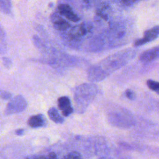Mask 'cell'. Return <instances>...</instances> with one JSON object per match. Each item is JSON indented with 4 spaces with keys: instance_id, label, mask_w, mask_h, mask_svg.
I'll list each match as a JSON object with an SVG mask.
<instances>
[{
    "instance_id": "cell-5",
    "label": "cell",
    "mask_w": 159,
    "mask_h": 159,
    "mask_svg": "<svg viewBox=\"0 0 159 159\" xmlns=\"http://www.w3.org/2000/svg\"><path fill=\"white\" fill-rule=\"evenodd\" d=\"M159 57V46L143 52L139 57L142 61L148 62Z\"/></svg>"
},
{
    "instance_id": "cell-3",
    "label": "cell",
    "mask_w": 159,
    "mask_h": 159,
    "mask_svg": "<svg viewBox=\"0 0 159 159\" xmlns=\"http://www.w3.org/2000/svg\"><path fill=\"white\" fill-rule=\"evenodd\" d=\"M27 102L22 95H17L11 99L4 111V116L21 112L26 109Z\"/></svg>"
},
{
    "instance_id": "cell-20",
    "label": "cell",
    "mask_w": 159,
    "mask_h": 159,
    "mask_svg": "<svg viewBox=\"0 0 159 159\" xmlns=\"http://www.w3.org/2000/svg\"><path fill=\"white\" fill-rule=\"evenodd\" d=\"M92 0H83V1L86 4H89Z\"/></svg>"
},
{
    "instance_id": "cell-12",
    "label": "cell",
    "mask_w": 159,
    "mask_h": 159,
    "mask_svg": "<svg viewBox=\"0 0 159 159\" xmlns=\"http://www.w3.org/2000/svg\"><path fill=\"white\" fill-rule=\"evenodd\" d=\"M65 17L69 20L74 22H77L80 21V17L78 16V15L76 13H75L73 12V11L69 12L68 14H67Z\"/></svg>"
},
{
    "instance_id": "cell-17",
    "label": "cell",
    "mask_w": 159,
    "mask_h": 159,
    "mask_svg": "<svg viewBox=\"0 0 159 159\" xmlns=\"http://www.w3.org/2000/svg\"><path fill=\"white\" fill-rule=\"evenodd\" d=\"M125 96H126V97L128 98V99H130V100H133V99H134L135 98V93L133 91H132L131 89H127L126 91H125Z\"/></svg>"
},
{
    "instance_id": "cell-14",
    "label": "cell",
    "mask_w": 159,
    "mask_h": 159,
    "mask_svg": "<svg viewBox=\"0 0 159 159\" xmlns=\"http://www.w3.org/2000/svg\"><path fill=\"white\" fill-rule=\"evenodd\" d=\"M65 158H82L80 153L76 152H72L67 154L66 156L64 157Z\"/></svg>"
},
{
    "instance_id": "cell-8",
    "label": "cell",
    "mask_w": 159,
    "mask_h": 159,
    "mask_svg": "<svg viewBox=\"0 0 159 159\" xmlns=\"http://www.w3.org/2000/svg\"><path fill=\"white\" fill-rule=\"evenodd\" d=\"M58 106L61 111H64L71 106L70 99L67 96H61L58 99Z\"/></svg>"
},
{
    "instance_id": "cell-16",
    "label": "cell",
    "mask_w": 159,
    "mask_h": 159,
    "mask_svg": "<svg viewBox=\"0 0 159 159\" xmlns=\"http://www.w3.org/2000/svg\"><path fill=\"white\" fill-rule=\"evenodd\" d=\"M2 63L4 66V67H6L7 68H9L11 67L12 61L9 58H8L7 57H2Z\"/></svg>"
},
{
    "instance_id": "cell-4",
    "label": "cell",
    "mask_w": 159,
    "mask_h": 159,
    "mask_svg": "<svg viewBox=\"0 0 159 159\" xmlns=\"http://www.w3.org/2000/svg\"><path fill=\"white\" fill-rule=\"evenodd\" d=\"M159 36V25L155 26L144 32L143 37L139 39L134 42L135 47L142 45L146 43L151 42Z\"/></svg>"
},
{
    "instance_id": "cell-1",
    "label": "cell",
    "mask_w": 159,
    "mask_h": 159,
    "mask_svg": "<svg viewBox=\"0 0 159 159\" xmlns=\"http://www.w3.org/2000/svg\"><path fill=\"white\" fill-rule=\"evenodd\" d=\"M127 59L124 52L108 57L98 65L92 66L88 69V78L93 82L101 81L107 75L124 65Z\"/></svg>"
},
{
    "instance_id": "cell-19",
    "label": "cell",
    "mask_w": 159,
    "mask_h": 159,
    "mask_svg": "<svg viewBox=\"0 0 159 159\" xmlns=\"http://www.w3.org/2000/svg\"><path fill=\"white\" fill-rule=\"evenodd\" d=\"M47 158H57V155L54 152H50L48 156H47Z\"/></svg>"
},
{
    "instance_id": "cell-15",
    "label": "cell",
    "mask_w": 159,
    "mask_h": 159,
    "mask_svg": "<svg viewBox=\"0 0 159 159\" xmlns=\"http://www.w3.org/2000/svg\"><path fill=\"white\" fill-rule=\"evenodd\" d=\"M1 97L4 100H8L11 98L12 94L8 91L2 90L1 93Z\"/></svg>"
},
{
    "instance_id": "cell-6",
    "label": "cell",
    "mask_w": 159,
    "mask_h": 159,
    "mask_svg": "<svg viewBox=\"0 0 159 159\" xmlns=\"http://www.w3.org/2000/svg\"><path fill=\"white\" fill-rule=\"evenodd\" d=\"M47 120L42 114H37L32 116L28 120V125L32 128H39L45 126Z\"/></svg>"
},
{
    "instance_id": "cell-7",
    "label": "cell",
    "mask_w": 159,
    "mask_h": 159,
    "mask_svg": "<svg viewBox=\"0 0 159 159\" xmlns=\"http://www.w3.org/2000/svg\"><path fill=\"white\" fill-rule=\"evenodd\" d=\"M48 116L54 122L61 124L64 122L63 118L60 115L58 110L55 107H51L48 111Z\"/></svg>"
},
{
    "instance_id": "cell-13",
    "label": "cell",
    "mask_w": 159,
    "mask_h": 159,
    "mask_svg": "<svg viewBox=\"0 0 159 159\" xmlns=\"http://www.w3.org/2000/svg\"><path fill=\"white\" fill-rule=\"evenodd\" d=\"M120 3L124 5V6H127V7H130L133 6L134 4L139 2L140 1H146V0H119Z\"/></svg>"
},
{
    "instance_id": "cell-2",
    "label": "cell",
    "mask_w": 159,
    "mask_h": 159,
    "mask_svg": "<svg viewBox=\"0 0 159 159\" xmlns=\"http://www.w3.org/2000/svg\"><path fill=\"white\" fill-rule=\"evenodd\" d=\"M97 87L93 84H82L75 91L74 99L76 107L78 112L84 111L95 98L97 93Z\"/></svg>"
},
{
    "instance_id": "cell-21",
    "label": "cell",
    "mask_w": 159,
    "mask_h": 159,
    "mask_svg": "<svg viewBox=\"0 0 159 159\" xmlns=\"http://www.w3.org/2000/svg\"><path fill=\"white\" fill-rule=\"evenodd\" d=\"M65 1H71V0H63V2H61V3H63Z\"/></svg>"
},
{
    "instance_id": "cell-18",
    "label": "cell",
    "mask_w": 159,
    "mask_h": 159,
    "mask_svg": "<svg viewBox=\"0 0 159 159\" xmlns=\"http://www.w3.org/2000/svg\"><path fill=\"white\" fill-rule=\"evenodd\" d=\"M15 133L17 135H22L24 133V130L23 129H19L16 130Z\"/></svg>"
},
{
    "instance_id": "cell-10",
    "label": "cell",
    "mask_w": 159,
    "mask_h": 159,
    "mask_svg": "<svg viewBox=\"0 0 159 159\" xmlns=\"http://www.w3.org/2000/svg\"><path fill=\"white\" fill-rule=\"evenodd\" d=\"M57 11L59 14L65 17L68 13L73 11V9L67 3H60L57 7Z\"/></svg>"
},
{
    "instance_id": "cell-9",
    "label": "cell",
    "mask_w": 159,
    "mask_h": 159,
    "mask_svg": "<svg viewBox=\"0 0 159 159\" xmlns=\"http://www.w3.org/2000/svg\"><path fill=\"white\" fill-rule=\"evenodd\" d=\"M1 9L4 14L10 15L12 12L11 0H0Z\"/></svg>"
},
{
    "instance_id": "cell-11",
    "label": "cell",
    "mask_w": 159,
    "mask_h": 159,
    "mask_svg": "<svg viewBox=\"0 0 159 159\" xmlns=\"http://www.w3.org/2000/svg\"><path fill=\"white\" fill-rule=\"evenodd\" d=\"M147 84L150 89L159 94V82L149 80L147 81Z\"/></svg>"
}]
</instances>
